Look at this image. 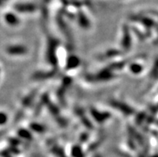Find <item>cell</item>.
Returning <instances> with one entry per match:
<instances>
[{"label":"cell","instance_id":"cell-7","mask_svg":"<svg viewBox=\"0 0 158 157\" xmlns=\"http://www.w3.org/2000/svg\"><path fill=\"white\" fill-rule=\"evenodd\" d=\"M32 127H33V128L37 131H43V130H44V127H43L42 126L38 125V124H35V125L32 126Z\"/></svg>","mask_w":158,"mask_h":157},{"label":"cell","instance_id":"cell-5","mask_svg":"<svg viewBox=\"0 0 158 157\" xmlns=\"http://www.w3.org/2000/svg\"><path fill=\"white\" fill-rule=\"evenodd\" d=\"M19 135H21V136H23V138H27V139H30L31 138V134L28 133L26 130H20Z\"/></svg>","mask_w":158,"mask_h":157},{"label":"cell","instance_id":"cell-3","mask_svg":"<svg viewBox=\"0 0 158 157\" xmlns=\"http://www.w3.org/2000/svg\"><path fill=\"white\" fill-rule=\"evenodd\" d=\"M16 10L19 11H31L33 10V6L31 5H17L15 6Z\"/></svg>","mask_w":158,"mask_h":157},{"label":"cell","instance_id":"cell-2","mask_svg":"<svg viewBox=\"0 0 158 157\" xmlns=\"http://www.w3.org/2000/svg\"><path fill=\"white\" fill-rule=\"evenodd\" d=\"M5 20L10 25H16L19 23L18 18L15 14H12V13H7V14H6V15H5Z\"/></svg>","mask_w":158,"mask_h":157},{"label":"cell","instance_id":"cell-6","mask_svg":"<svg viewBox=\"0 0 158 157\" xmlns=\"http://www.w3.org/2000/svg\"><path fill=\"white\" fill-rule=\"evenodd\" d=\"M131 69H132V71L133 72H135V73H137V72H139L140 70H141V68H140V66L134 64V65H132V67L131 68Z\"/></svg>","mask_w":158,"mask_h":157},{"label":"cell","instance_id":"cell-4","mask_svg":"<svg viewBox=\"0 0 158 157\" xmlns=\"http://www.w3.org/2000/svg\"><path fill=\"white\" fill-rule=\"evenodd\" d=\"M7 121V115L4 112H0V125H2Z\"/></svg>","mask_w":158,"mask_h":157},{"label":"cell","instance_id":"cell-1","mask_svg":"<svg viewBox=\"0 0 158 157\" xmlns=\"http://www.w3.org/2000/svg\"><path fill=\"white\" fill-rule=\"evenodd\" d=\"M7 52L10 55H23L27 52V49L24 47L12 46L7 48Z\"/></svg>","mask_w":158,"mask_h":157}]
</instances>
